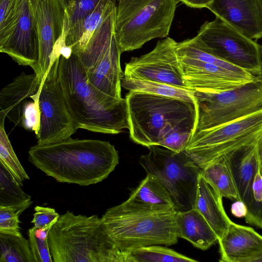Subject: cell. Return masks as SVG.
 <instances>
[{
	"label": "cell",
	"mask_w": 262,
	"mask_h": 262,
	"mask_svg": "<svg viewBox=\"0 0 262 262\" xmlns=\"http://www.w3.org/2000/svg\"><path fill=\"white\" fill-rule=\"evenodd\" d=\"M28 160L57 182L88 186L108 177L119 163V155L109 142L73 139L30 148Z\"/></svg>",
	"instance_id": "1"
},
{
	"label": "cell",
	"mask_w": 262,
	"mask_h": 262,
	"mask_svg": "<svg viewBox=\"0 0 262 262\" xmlns=\"http://www.w3.org/2000/svg\"><path fill=\"white\" fill-rule=\"evenodd\" d=\"M57 72L64 97L78 128L108 134L128 129L126 98L116 99L92 86L75 54L60 53Z\"/></svg>",
	"instance_id": "2"
},
{
	"label": "cell",
	"mask_w": 262,
	"mask_h": 262,
	"mask_svg": "<svg viewBox=\"0 0 262 262\" xmlns=\"http://www.w3.org/2000/svg\"><path fill=\"white\" fill-rule=\"evenodd\" d=\"M54 262H130L129 252L121 251L96 214L60 215L48 234Z\"/></svg>",
	"instance_id": "3"
},
{
	"label": "cell",
	"mask_w": 262,
	"mask_h": 262,
	"mask_svg": "<svg viewBox=\"0 0 262 262\" xmlns=\"http://www.w3.org/2000/svg\"><path fill=\"white\" fill-rule=\"evenodd\" d=\"M125 98L129 136L137 144L147 148L159 146L175 129H191L194 133L196 102L137 92H129Z\"/></svg>",
	"instance_id": "4"
},
{
	"label": "cell",
	"mask_w": 262,
	"mask_h": 262,
	"mask_svg": "<svg viewBox=\"0 0 262 262\" xmlns=\"http://www.w3.org/2000/svg\"><path fill=\"white\" fill-rule=\"evenodd\" d=\"M114 33L122 53L167 37L179 0H116Z\"/></svg>",
	"instance_id": "5"
},
{
	"label": "cell",
	"mask_w": 262,
	"mask_h": 262,
	"mask_svg": "<svg viewBox=\"0 0 262 262\" xmlns=\"http://www.w3.org/2000/svg\"><path fill=\"white\" fill-rule=\"evenodd\" d=\"M175 209L115 212L108 209L102 216L105 230L122 251L145 246H171L178 243Z\"/></svg>",
	"instance_id": "6"
},
{
	"label": "cell",
	"mask_w": 262,
	"mask_h": 262,
	"mask_svg": "<svg viewBox=\"0 0 262 262\" xmlns=\"http://www.w3.org/2000/svg\"><path fill=\"white\" fill-rule=\"evenodd\" d=\"M116 6L81 49L73 52L88 82L97 90L116 99H121L120 64L122 53L114 33Z\"/></svg>",
	"instance_id": "7"
},
{
	"label": "cell",
	"mask_w": 262,
	"mask_h": 262,
	"mask_svg": "<svg viewBox=\"0 0 262 262\" xmlns=\"http://www.w3.org/2000/svg\"><path fill=\"white\" fill-rule=\"evenodd\" d=\"M262 136V108L235 120L195 133L184 150L201 169L256 144Z\"/></svg>",
	"instance_id": "8"
},
{
	"label": "cell",
	"mask_w": 262,
	"mask_h": 262,
	"mask_svg": "<svg viewBox=\"0 0 262 262\" xmlns=\"http://www.w3.org/2000/svg\"><path fill=\"white\" fill-rule=\"evenodd\" d=\"M139 163L155 176L171 195L177 211L194 208L200 168L184 151L176 152L158 145L148 147Z\"/></svg>",
	"instance_id": "9"
},
{
	"label": "cell",
	"mask_w": 262,
	"mask_h": 262,
	"mask_svg": "<svg viewBox=\"0 0 262 262\" xmlns=\"http://www.w3.org/2000/svg\"><path fill=\"white\" fill-rule=\"evenodd\" d=\"M198 119L194 133L249 115L262 108V79L217 93L194 91Z\"/></svg>",
	"instance_id": "10"
},
{
	"label": "cell",
	"mask_w": 262,
	"mask_h": 262,
	"mask_svg": "<svg viewBox=\"0 0 262 262\" xmlns=\"http://www.w3.org/2000/svg\"><path fill=\"white\" fill-rule=\"evenodd\" d=\"M59 55H53L38 93L39 125L35 132L38 144L64 140L76 133V124L67 106L58 75Z\"/></svg>",
	"instance_id": "11"
},
{
	"label": "cell",
	"mask_w": 262,
	"mask_h": 262,
	"mask_svg": "<svg viewBox=\"0 0 262 262\" xmlns=\"http://www.w3.org/2000/svg\"><path fill=\"white\" fill-rule=\"evenodd\" d=\"M196 37L216 57L255 76L260 74V45L219 18L205 21Z\"/></svg>",
	"instance_id": "12"
},
{
	"label": "cell",
	"mask_w": 262,
	"mask_h": 262,
	"mask_svg": "<svg viewBox=\"0 0 262 262\" xmlns=\"http://www.w3.org/2000/svg\"><path fill=\"white\" fill-rule=\"evenodd\" d=\"M177 56L185 83L193 91L220 92L252 82L256 77L204 49L197 52L195 59Z\"/></svg>",
	"instance_id": "13"
},
{
	"label": "cell",
	"mask_w": 262,
	"mask_h": 262,
	"mask_svg": "<svg viewBox=\"0 0 262 262\" xmlns=\"http://www.w3.org/2000/svg\"><path fill=\"white\" fill-rule=\"evenodd\" d=\"M177 43L170 37L159 40L150 52L132 57L125 64L124 76L188 89L179 66Z\"/></svg>",
	"instance_id": "14"
},
{
	"label": "cell",
	"mask_w": 262,
	"mask_h": 262,
	"mask_svg": "<svg viewBox=\"0 0 262 262\" xmlns=\"http://www.w3.org/2000/svg\"><path fill=\"white\" fill-rule=\"evenodd\" d=\"M0 52L8 55L19 65L30 67L38 76V39L30 0H17L14 21L0 36Z\"/></svg>",
	"instance_id": "15"
},
{
	"label": "cell",
	"mask_w": 262,
	"mask_h": 262,
	"mask_svg": "<svg viewBox=\"0 0 262 262\" xmlns=\"http://www.w3.org/2000/svg\"><path fill=\"white\" fill-rule=\"evenodd\" d=\"M37 31L38 75L42 82L51 66L54 46L63 33L65 10L60 0H30Z\"/></svg>",
	"instance_id": "16"
},
{
	"label": "cell",
	"mask_w": 262,
	"mask_h": 262,
	"mask_svg": "<svg viewBox=\"0 0 262 262\" xmlns=\"http://www.w3.org/2000/svg\"><path fill=\"white\" fill-rule=\"evenodd\" d=\"M207 8L247 37L254 40L262 38L259 0H212Z\"/></svg>",
	"instance_id": "17"
},
{
	"label": "cell",
	"mask_w": 262,
	"mask_h": 262,
	"mask_svg": "<svg viewBox=\"0 0 262 262\" xmlns=\"http://www.w3.org/2000/svg\"><path fill=\"white\" fill-rule=\"evenodd\" d=\"M41 83L37 75L23 72L0 93V117H7L15 125L23 127L25 110L32 101H37Z\"/></svg>",
	"instance_id": "18"
},
{
	"label": "cell",
	"mask_w": 262,
	"mask_h": 262,
	"mask_svg": "<svg viewBox=\"0 0 262 262\" xmlns=\"http://www.w3.org/2000/svg\"><path fill=\"white\" fill-rule=\"evenodd\" d=\"M218 242L221 262H252L262 251V235L231 220Z\"/></svg>",
	"instance_id": "19"
},
{
	"label": "cell",
	"mask_w": 262,
	"mask_h": 262,
	"mask_svg": "<svg viewBox=\"0 0 262 262\" xmlns=\"http://www.w3.org/2000/svg\"><path fill=\"white\" fill-rule=\"evenodd\" d=\"M146 174L127 200L108 209L115 212H129L175 209L167 190L155 176Z\"/></svg>",
	"instance_id": "20"
},
{
	"label": "cell",
	"mask_w": 262,
	"mask_h": 262,
	"mask_svg": "<svg viewBox=\"0 0 262 262\" xmlns=\"http://www.w3.org/2000/svg\"><path fill=\"white\" fill-rule=\"evenodd\" d=\"M223 198L200 173L194 208L206 219L216 233L218 240L227 231L231 221L224 208Z\"/></svg>",
	"instance_id": "21"
},
{
	"label": "cell",
	"mask_w": 262,
	"mask_h": 262,
	"mask_svg": "<svg viewBox=\"0 0 262 262\" xmlns=\"http://www.w3.org/2000/svg\"><path fill=\"white\" fill-rule=\"evenodd\" d=\"M176 221L179 238L188 241L198 248L207 250L218 241L214 230L195 208L178 211Z\"/></svg>",
	"instance_id": "22"
},
{
	"label": "cell",
	"mask_w": 262,
	"mask_h": 262,
	"mask_svg": "<svg viewBox=\"0 0 262 262\" xmlns=\"http://www.w3.org/2000/svg\"><path fill=\"white\" fill-rule=\"evenodd\" d=\"M116 1L101 0L91 13L69 28L66 45L70 46L73 52L85 46L106 15L116 6Z\"/></svg>",
	"instance_id": "23"
},
{
	"label": "cell",
	"mask_w": 262,
	"mask_h": 262,
	"mask_svg": "<svg viewBox=\"0 0 262 262\" xmlns=\"http://www.w3.org/2000/svg\"><path fill=\"white\" fill-rule=\"evenodd\" d=\"M201 174L223 198L235 201L242 200L229 155L222 156L206 165L201 169Z\"/></svg>",
	"instance_id": "24"
},
{
	"label": "cell",
	"mask_w": 262,
	"mask_h": 262,
	"mask_svg": "<svg viewBox=\"0 0 262 262\" xmlns=\"http://www.w3.org/2000/svg\"><path fill=\"white\" fill-rule=\"evenodd\" d=\"M228 155L239 194L243 200L261 164L257 144Z\"/></svg>",
	"instance_id": "25"
},
{
	"label": "cell",
	"mask_w": 262,
	"mask_h": 262,
	"mask_svg": "<svg viewBox=\"0 0 262 262\" xmlns=\"http://www.w3.org/2000/svg\"><path fill=\"white\" fill-rule=\"evenodd\" d=\"M121 86L129 92H142L196 102L193 91L163 83L133 79L123 75Z\"/></svg>",
	"instance_id": "26"
},
{
	"label": "cell",
	"mask_w": 262,
	"mask_h": 262,
	"mask_svg": "<svg viewBox=\"0 0 262 262\" xmlns=\"http://www.w3.org/2000/svg\"><path fill=\"white\" fill-rule=\"evenodd\" d=\"M0 262H35L29 240L0 233Z\"/></svg>",
	"instance_id": "27"
},
{
	"label": "cell",
	"mask_w": 262,
	"mask_h": 262,
	"mask_svg": "<svg viewBox=\"0 0 262 262\" xmlns=\"http://www.w3.org/2000/svg\"><path fill=\"white\" fill-rule=\"evenodd\" d=\"M130 262H197L161 245L142 247L129 251Z\"/></svg>",
	"instance_id": "28"
},
{
	"label": "cell",
	"mask_w": 262,
	"mask_h": 262,
	"mask_svg": "<svg viewBox=\"0 0 262 262\" xmlns=\"http://www.w3.org/2000/svg\"><path fill=\"white\" fill-rule=\"evenodd\" d=\"M244 201L247 208L246 222L262 229V169L261 164L247 190Z\"/></svg>",
	"instance_id": "29"
},
{
	"label": "cell",
	"mask_w": 262,
	"mask_h": 262,
	"mask_svg": "<svg viewBox=\"0 0 262 262\" xmlns=\"http://www.w3.org/2000/svg\"><path fill=\"white\" fill-rule=\"evenodd\" d=\"M4 118H0V162L2 165L20 186L29 177L19 161L5 132Z\"/></svg>",
	"instance_id": "30"
},
{
	"label": "cell",
	"mask_w": 262,
	"mask_h": 262,
	"mask_svg": "<svg viewBox=\"0 0 262 262\" xmlns=\"http://www.w3.org/2000/svg\"><path fill=\"white\" fill-rule=\"evenodd\" d=\"M0 205L4 206H25L29 207L33 202L20 186L1 165Z\"/></svg>",
	"instance_id": "31"
},
{
	"label": "cell",
	"mask_w": 262,
	"mask_h": 262,
	"mask_svg": "<svg viewBox=\"0 0 262 262\" xmlns=\"http://www.w3.org/2000/svg\"><path fill=\"white\" fill-rule=\"evenodd\" d=\"M51 227L28 230V240L35 262H52V256L48 243V234Z\"/></svg>",
	"instance_id": "32"
},
{
	"label": "cell",
	"mask_w": 262,
	"mask_h": 262,
	"mask_svg": "<svg viewBox=\"0 0 262 262\" xmlns=\"http://www.w3.org/2000/svg\"><path fill=\"white\" fill-rule=\"evenodd\" d=\"M28 208L25 206L0 205V233L22 236L19 226V216Z\"/></svg>",
	"instance_id": "33"
},
{
	"label": "cell",
	"mask_w": 262,
	"mask_h": 262,
	"mask_svg": "<svg viewBox=\"0 0 262 262\" xmlns=\"http://www.w3.org/2000/svg\"><path fill=\"white\" fill-rule=\"evenodd\" d=\"M101 0H62L68 16L69 27L82 19L95 9Z\"/></svg>",
	"instance_id": "34"
},
{
	"label": "cell",
	"mask_w": 262,
	"mask_h": 262,
	"mask_svg": "<svg viewBox=\"0 0 262 262\" xmlns=\"http://www.w3.org/2000/svg\"><path fill=\"white\" fill-rule=\"evenodd\" d=\"M193 134L194 130L191 129H173L164 137L159 146L176 152L183 151L185 150Z\"/></svg>",
	"instance_id": "35"
},
{
	"label": "cell",
	"mask_w": 262,
	"mask_h": 262,
	"mask_svg": "<svg viewBox=\"0 0 262 262\" xmlns=\"http://www.w3.org/2000/svg\"><path fill=\"white\" fill-rule=\"evenodd\" d=\"M31 223L37 229L51 227L57 222L60 215L52 208L36 206Z\"/></svg>",
	"instance_id": "36"
},
{
	"label": "cell",
	"mask_w": 262,
	"mask_h": 262,
	"mask_svg": "<svg viewBox=\"0 0 262 262\" xmlns=\"http://www.w3.org/2000/svg\"><path fill=\"white\" fill-rule=\"evenodd\" d=\"M17 0H0V36L12 25L15 15Z\"/></svg>",
	"instance_id": "37"
},
{
	"label": "cell",
	"mask_w": 262,
	"mask_h": 262,
	"mask_svg": "<svg viewBox=\"0 0 262 262\" xmlns=\"http://www.w3.org/2000/svg\"><path fill=\"white\" fill-rule=\"evenodd\" d=\"M231 211L236 217H245L247 213V208L244 201H235L231 205Z\"/></svg>",
	"instance_id": "38"
},
{
	"label": "cell",
	"mask_w": 262,
	"mask_h": 262,
	"mask_svg": "<svg viewBox=\"0 0 262 262\" xmlns=\"http://www.w3.org/2000/svg\"><path fill=\"white\" fill-rule=\"evenodd\" d=\"M188 7L195 8H206L211 4L212 0H179Z\"/></svg>",
	"instance_id": "39"
},
{
	"label": "cell",
	"mask_w": 262,
	"mask_h": 262,
	"mask_svg": "<svg viewBox=\"0 0 262 262\" xmlns=\"http://www.w3.org/2000/svg\"><path fill=\"white\" fill-rule=\"evenodd\" d=\"M257 148L258 154L259 156V160L261 163V165H262V136L259 138L257 143Z\"/></svg>",
	"instance_id": "40"
},
{
	"label": "cell",
	"mask_w": 262,
	"mask_h": 262,
	"mask_svg": "<svg viewBox=\"0 0 262 262\" xmlns=\"http://www.w3.org/2000/svg\"><path fill=\"white\" fill-rule=\"evenodd\" d=\"M260 261H262V251L257 256H256L253 259L252 262H260Z\"/></svg>",
	"instance_id": "41"
},
{
	"label": "cell",
	"mask_w": 262,
	"mask_h": 262,
	"mask_svg": "<svg viewBox=\"0 0 262 262\" xmlns=\"http://www.w3.org/2000/svg\"><path fill=\"white\" fill-rule=\"evenodd\" d=\"M260 55H261V72L260 74L258 76L262 79V46L260 45Z\"/></svg>",
	"instance_id": "42"
},
{
	"label": "cell",
	"mask_w": 262,
	"mask_h": 262,
	"mask_svg": "<svg viewBox=\"0 0 262 262\" xmlns=\"http://www.w3.org/2000/svg\"><path fill=\"white\" fill-rule=\"evenodd\" d=\"M261 169H262V165H261Z\"/></svg>",
	"instance_id": "43"
},
{
	"label": "cell",
	"mask_w": 262,
	"mask_h": 262,
	"mask_svg": "<svg viewBox=\"0 0 262 262\" xmlns=\"http://www.w3.org/2000/svg\"><path fill=\"white\" fill-rule=\"evenodd\" d=\"M60 1H62V0H60Z\"/></svg>",
	"instance_id": "44"
}]
</instances>
